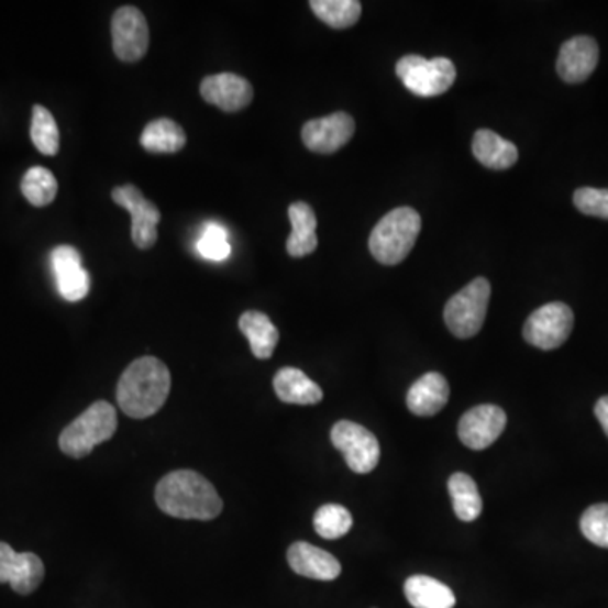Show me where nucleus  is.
Listing matches in <instances>:
<instances>
[{
    "label": "nucleus",
    "instance_id": "nucleus-6",
    "mask_svg": "<svg viewBox=\"0 0 608 608\" xmlns=\"http://www.w3.org/2000/svg\"><path fill=\"white\" fill-rule=\"evenodd\" d=\"M396 74L409 91L423 99L441 96L456 80L455 65L449 58L408 55L397 62Z\"/></svg>",
    "mask_w": 608,
    "mask_h": 608
},
{
    "label": "nucleus",
    "instance_id": "nucleus-20",
    "mask_svg": "<svg viewBox=\"0 0 608 608\" xmlns=\"http://www.w3.org/2000/svg\"><path fill=\"white\" fill-rule=\"evenodd\" d=\"M472 151L480 165L496 172L512 168L519 159L518 147L488 129L475 132Z\"/></svg>",
    "mask_w": 608,
    "mask_h": 608
},
{
    "label": "nucleus",
    "instance_id": "nucleus-29",
    "mask_svg": "<svg viewBox=\"0 0 608 608\" xmlns=\"http://www.w3.org/2000/svg\"><path fill=\"white\" fill-rule=\"evenodd\" d=\"M314 531L324 540H339L354 526V518L349 509L339 504H327L320 507L313 518Z\"/></svg>",
    "mask_w": 608,
    "mask_h": 608
},
{
    "label": "nucleus",
    "instance_id": "nucleus-13",
    "mask_svg": "<svg viewBox=\"0 0 608 608\" xmlns=\"http://www.w3.org/2000/svg\"><path fill=\"white\" fill-rule=\"evenodd\" d=\"M44 578V565L34 553H15L9 544L0 543V583H9L19 595H30Z\"/></svg>",
    "mask_w": 608,
    "mask_h": 608
},
{
    "label": "nucleus",
    "instance_id": "nucleus-5",
    "mask_svg": "<svg viewBox=\"0 0 608 608\" xmlns=\"http://www.w3.org/2000/svg\"><path fill=\"white\" fill-rule=\"evenodd\" d=\"M490 283L477 277L462 291L450 298L444 307V323L458 339H472L480 332L487 317Z\"/></svg>",
    "mask_w": 608,
    "mask_h": 608
},
{
    "label": "nucleus",
    "instance_id": "nucleus-27",
    "mask_svg": "<svg viewBox=\"0 0 608 608\" xmlns=\"http://www.w3.org/2000/svg\"><path fill=\"white\" fill-rule=\"evenodd\" d=\"M21 190L34 207H48L55 201L56 194H58V181L49 169L34 166L22 178Z\"/></svg>",
    "mask_w": 608,
    "mask_h": 608
},
{
    "label": "nucleus",
    "instance_id": "nucleus-30",
    "mask_svg": "<svg viewBox=\"0 0 608 608\" xmlns=\"http://www.w3.org/2000/svg\"><path fill=\"white\" fill-rule=\"evenodd\" d=\"M197 247L203 259L213 261V263H222V261L229 259L230 252H232V245L229 242V230L220 223H208Z\"/></svg>",
    "mask_w": 608,
    "mask_h": 608
},
{
    "label": "nucleus",
    "instance_id": "nucleus-15",
    "mask_svg": "<svg viewBox=\"0 0 608 608\" xmlns=\"http://www.w3.org/2000/svg\"><path fill=\"white\" fill-rule=\"evenodd\" d=\"M598 44L594 37L576 36L566 41L560 49L556 69L566 84H582L590 78L598 65Z\"/></svg>",
    "mask_w": 608,
    "mask_h": 608
},
{
    "label": "nucleus",
    "instance_id": "nucleus-17",
    "mask_svg": "<svg viewBox=\"0 0 608 608\" xmlns=\"http://www.w3.org/2000/svg\"><path fill=\"white\" fill-rule=\"evenodd\" d=\"M288 563L296 575L320 582H332L342 573V565L333 554L305 541L291 544L288 550Z\"/></svg>",
    "mask_w": 608,
    "mask_h": 608
},
{
    "label": "nucleus",
    "instance_id": "nucleus-8",
    "mask_svg": "<svg viewBox=\"0 0 608 608\" xmlns=\"http://www.w3.org/2000/svg\"><path fill=\"white\" fill-rule=\"evenodd\" d=\"M332 443L355 474H371L379 465L380 444L376 434L354 421H339L332 430Z\"/></svg>",
    "mask_w": 608,
    "mask_h": 608
},
{
    "label": "nucleus",
    "instance_id": "nucleus-28",
    "mask_svg": "<svg viewBox=\"0 0 608 608\" xmlns=\"http://www.w3.org/2000/svg\"><path fill=\"white\" fill-rule=\"evenodd\" d=\"M31 139L36 150L44 156H56L59 151V131L55 117L46 107H33Z\"/></svg>",
    "mask_w": 608,
    "mask_h": 608
},
{
    "label": "nucleus",
    "instance_id": "nucleus-1",
    "mask_svg": "<svg viewBox=\"0 0 608 608\" xmlns=\"http://www.w3.org/2000/svg\"><path fill=\"white\" fill-rule=\"evenodd\" d=\"M156 504L172 518L197 521L219 518L223 509L215 487L194 471H176L161 478L156 487Z\"/></svg>",
    "mask_w": 608,
    "mask_h": 608
},
{
    "label": "nucleus",
    "instance_id": "nucleus-2",
    "mask_svg": "<svg viewBox=\"0 0 608 608\" xmlns=\"http://www.w3.org/2000/svg\"><path fill=\"white\" fill-rule=\"evenodd\" d=\"M172 390V374L156 357H141L132 362L117 387V402L124 414L146 419L156 414Z\"/></svg>",
    "mask_w": 608,
    "mask_h": 608
},
{
    "label": "nucleus",
    "instance_id": "nucleus-18",
    "mask_svg": "<svg viewBox=\"0 0 608 608\" xmlns=\"http://www.w3.org/2000/svg\"><path fill=\"white\" fill-rule=\"evenodd\" d=\"M450 397L449 380L444 379L438 372H428L423 377H419L411 389H409L406 402L409 411L416 416L438 414L446 406Z\"/></svg>",
    "mask_w": 608,
    "mask_h": 608
},
{
    "label": "nucleus",
    "instance_id": "nucleus-23",
    "mask_svg": "<svg viewBox=\"0 0 608 608\" xmlns=\"http://www.w3.org/2000/svg\"><path fill=\"white\" fill-rule=\"evenodd\" d=\"M405 594L414 608H453L456 604L452 588L427 575L406 579Z\"/></svg>",
    "mask_w": 608,
    "mask_h": 608
},
{
    "label": "nucleus",
    "instance_id": "nucleus-21",
    "mask_svg": "<svg viewBox=\"0 0 608 608\" xmlns=\"http://www.w3.org/2000/svg\"><path fill=\"white\" fill-rule=\"evenodd\" d=\"M289 220L292 232L286 242V248L291 257H305L313 254L318 247L317 215L313 208L305 201H296L289 207Z\"/></svg>",
    "mask_w": 608,
    "mask_h": 608
},
{
    "label": "nucleus",
    "instance_id": "nucleus-9",
    "mask_svg": "<svg viewBox=\"0 0 608 608\" xmlns=\"http://www.w3.org/2000/svg\"><path fill=\"white\" fill-rule=\"evenodd\" d=\"M112 44L117 58L135 63L150 49V26L143 12L132 5L119 9L112 18Z\"/></svg>",
    "mask_w": 608,
    "mask_h": 608
},
{
    "label": "nucleus",
    "instance_id": "nucleus-11",
    "mask_svg": "<svg viewBox=\"0 0 608 608\" xmlns=\"http://www.w3.org/2000/svg\"><path fill=\"white\" fill-rule=\"evenodd\" d=\"M507 416L502 408L496 405H480L468 409L458 423L460 441L466 449H488L504 433Z\"/></svg>",
    "mask_w": 608,
    "mask_h": 608
},
{
    "label": "nucleus",
    "instance_id": "nucleus-12",
    "mask_svg": "<svg viewBox=\"0 0 608 608\" xmlns=\"http://www.w3.org/2000/svg\"><path fill=\"white\" fill-rule=\"evenodd\" d=\"M355 134V121L345 112L321 117L302 125V143L317 154H333L350 143Z\"/></svg>",
    "mask_w": 608,
    "mask_h": 608
},
{
    "label": "nucleus",
    "instance_id": "nucleus-32",
    "mask_svg": "<svg viewBox=\"0 0 608 608\" xmlns=\"http://www.w3.org/2000/svg\"><path fill=\"white\" fill-rule=\"evenodd\" d=\"M573 203L585 215L608 220V190L579 188L573 195Z\"/></svg>",
    "mask_w": 608,
    "mask_h": 608
},
{
    "label": "nucleus",
    "instance_id": "nucleus-25",
    "mask_svg": "<svg viewBox=\"0 0 608 608\" xmlns=\"http://www.w3.org/2000/svg\"><path fill=\"white\" fill-rule=\"evenodd\" d=\"M450 496H452L453 510L456 518L463 522H474L480 518L484 502H482L480 493L477 484L471 475L453 474L449 480Z\"/></svg>",
    "mask_w": 608,
    "mask_h": 608
},
{
    "label": "nucleus",
    "instance_id": "nucleus-19",
    "mask_svg": "<svg viewBox=\"0 0 608 608\" xmlns=\"http://www.w3.org/2000/svg\"><path fill=\"white\" fill-rule=\"evenodd\" d=\"M273 384L276 396L286 405L313 406L323 399L321 387L299 368H280Z\"/></svg>",
    "mask_w": 608,
    "mask_h": 608
},
{
    "label": "nucleus",
    "instance_id": "nucleus-4",
    "mask_svg": "<svg viewBox=\"0 0 608 608\" xmlns=\"http://www.w3.org/2000/svg\"><path fill=\"white\" fill-rule=\"evenodd\" d=\"M117 431V411L106 401L91 405L74 423L59 434V449L71 458L90 455L96 446L106 443Z\"/></svg>",
    "mask_w": 608,
    "mask_h": 608
},
{
    "label": "nucleus",
    "instance_id": "nucleus-31",
    "mask_svg": "<svg viewBox=\"0 0 608 608\" xmlns=\"http://www.w3.org/2000/svg\"><path fill=\"white\" fill-rule=\"evenodd\" d=\"M579 529L590 543L608 550V504H595L583 512Z\"/></svg>",
    "mask_w": 608,
    "mask_h": 608
},
{
    "label": "nucleus",
    "instance_id": "nucleus-16",
    "mask_svg": "<svg viewBox=\"0 0 608 608\" xmlns=\"http://www.w3.org/2000/svg\"><path fill=\"white\" fill-rule=\"evenodd\" d=\"M200 93L204 102L229 113L245 109L254 99L252 85L235 74L210 75L201 81Z\"/></svg>",
    "mask_w": 608,
    "mask_h": 608
},
{
    "label": "nucleus",
    "instance_id": "nucleus-10",
    "mask_svg": "<svg viewBox=\"0 0 608 608\" xmlns=\"http://www.w3.org/2000/svg\"><path fill=\"white\" fill-rule=\"evenodd\" d=\"M112 200L132 215V242L143 251L153 247L157 241V223L161 222L156 204L151 203L134 185L113 188Z\"/></svg>",
    "mask_w": 608,
    "mask_h": 608
},
{
    "label": "nucleus",
    "instance_id": "nucleus-33",
    "mask_svg": "<svg viewBox=\"0 0 608 608\" xmlns=\"http://www.w3.org/2000/svg\"><path fill=\"white\" fill-rule=\"evenodd\" d=\"M595 416H597L598 423L601 424L605 434L608 436V396L598 399L597 406H595Z\"/></svg>",
    "mask_w": 608,
    "mask_h": 608
},
{
    "label": "nucleus",
    "instance_id": "nucleus-3",
    "mask_svg": "<svg viewBox=\"0 0 608 608\" xmlns=\"http://www.w3.org/2000/svg\"><path fill=\"white\" fill-rule=\"evenodd\" d=\"M421 232V217L411 207L390 210L372 230L368 248L384 266H397L411 254Z\"/></svg>",
    "mask_w": 608,
    "mask_h": 608
},
{
    "label": "nucleus",
    "instance_id": "nucleus-14",
    "mask_svg": "<svg viewBox=\"0 0 608 608\" xmlns=\"http://www.w3.org/2000/svg\"><path fill=\"white\" fill-rule=\"evenodd\" d=\"M52 267L59 295L69 302L81 301L90 291V274L81 266V255L71 245H58L52 252Z\"/></svg>",
    "mask_w": 608,
    "mask_h": 608
},
{
    "label": "nucleus",
    "instance_id": "nucleus-24",
    "mask_svg": "<svg viewBox=\"0 0 608 608\" xmlns=\"http://www.w3.org/2000/svg\"><path fill=\"white\" fill-rule=\"evenodd\" d=\"M141 144L147 153L175 154L186 146V134L178 122L156 119L144 128Z\"/></svg>",
    "mask_w": 608,
    "mask_h": 608
},
{
    "label": "nucleus",
    "instance_id": "nucleus-22",
    "mask_svg": "<svg viewBox=\"0 0 608 608\" xmlns=\"http://www.w3.org/2000/svg\"><path fill=\"white\" fill-rule=\"evenodd\" d=\"M239 329L247 336L252 354L255 357L261 361L273 357L274 350L279 342V330L267 314L254 310L245 311L239 320Z\"/></svg>",
    "mask_w": 608,
    "mask_h": 608
},
{
    "label": "nucleus",
    "instance_id": "nucleus-7",
    "mask_svg": "<svg viewBox=\"0 0 608 608\" xmlns=\"http://www.w3.org/2000/svg\"><path fill=\"white\" fill-rule=\"evenodd\" d=\"M575 314L565 302H548L526 321L522 335L535 349H560L572 335Z\"/></svg>",
    "mask_w": 608,
    "mask_h": 608
},
{
    "label": "nucleus",
    "instance_id": "nucleus-26",
    "mask_svg": "<svg viewBox=\"0 0 608 608\" xmlns=\"http://www.w3.org/2000/svg\"><path fill=\"white\" fill-rule=\"evenodd\" d=\"M311 11L333 30H346L357 24L362 14L358 0H311Z\"/></svg>",
    "mask_w": 608,
    "mask_h": 608
}]
</instances>
